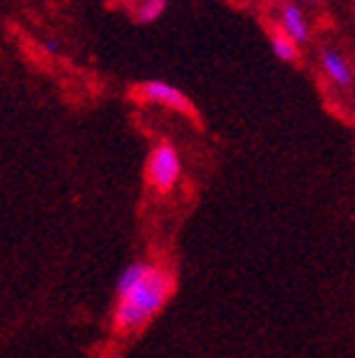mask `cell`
I'll use <instances>...</instances> for the list:
<instances>
[{
	"instance_id": "cell-1",
	"label": "cell",
	"mask_w": 355,
	"mask_h": 358,
	"mask_svg": "<svg viewBox=\"0 0 355 358\" xmlns=\"http://www.w3.org/2000/svg\"><path fill=\"white\" fill-rule=\"evenodd\" d=\"M174 289V276L164 266L154 264L150 274L139 281L127 294L117 296L115 311H112V324L119 334H134L142 326H147L157 313L164 308Z\"/></svg>"
},
{
	"instance_id": "cell-2",
	"label": "cell",
	"mask_w": 355,
	"mask_h": 358,
	"mask_svg": "<svg viewBox=\"0 0 355 358\" xmlns=\"http://www.w3.org/2000/svg\"><path fill=\"white\" fill-rule=\"evenodd\" d=\"M182 177V157L179 150L169 142H159L150 152L147 159V182L157 192H169Z\"/></svg>"
},
{
	"instance_id": "cell-3",
	"label": "cell",
	"mask_w": 355,
	"mask_h": 358,
	"mask_svg": "<svg viewBox=\"0 0 355 358\" xmlns=\"http://www.w3.org/2000/svg\"><path fill=\"white\" fill-rule=\"evenodd\" d=\"M139 92L150 102H159V105H167L179 112H194V107H191V102H189V97L184 95L182 90L177 85L164 83V80H147V83L139 85Z\"/></svg>"
},
{
	"instance_id": "cell-4",
	"label": "cell",
	"mask_w": 355,
	"mask_h": 358,
	"mask_svg": "<svg viewBox=\"0 0 355 358\" xmlns=\"http://www.w3.org/2000/svg\"><path fill=\"white\" fill-rule=\"evenodd\" d=\"M278 28H281L283 35H289L296 45H303L305 40H308V35H311L308 20H305L298 3H294V0L278 6Z\"/></svg>"
},
{
	"instance_id": "cell-5",
	"label": "cell",
	"mask_w": 355,
	"mask_h": 358,
	"mask_svg": "<svg viewBox=\"0 0 355 358\" xmlns=\"http://www.w3.org/2000/svg\"><path fill=\"white\" fill-rule=\"evenodd\" d=\"M318 62H321V70L335 87H350L353 85V70H350L348 60L340 55L333 48H323L321 55H318Z\"/></svg>"
},
{
	"instance_id": "cell-6",
	"label": "cell",
	"mask_w": 355,
	"mask_h": 358,
	"mask_svg": "<svg viewBox=\"0 0 355 358\" xmlns=\"http://www.w3.org/2000/svg\"><path fill=\"white\" fill-rule=\"evenodd\" d=\"M152 268H154V264H152V262H145V259H134V262L127 264V266H124L122 271H119V276H117V281H115V294H117V296L127 294L129 289H134V286H137L139 281H142L147 274H150Z\"/></svg>"
},
{
	"instance_id": "cell-7",
	"label": "cell",
	"mask_w": 355,
	"mask_h": 358,
	"mask_svg": "<svg viewBox=\"0 0 355 358\" xmlns=\"http://www.w3.org/2000/svg\"><path fill=\"white\" fill-rule=\"evenodd\" d=\"M169 0H134L132 3V20L139 25H150L161 17V13L167 10Z\"/></svg>"
},
{
	"instance_id": "cell-8",
	"label": "cell",
	"mask_w": 355,
	"mask_h": 358,
	"mask_svg": "<svg viewBox=\"0 0 355 358\" xmlns=\"http://www.w3.org/2000/svg\"><path fill=\"white\" fill-rule=\"evenodd\" d=\"M271 50L281 62H296L298 60V45H296L289 35H283L281 30L271 35Z\"/></svg>"
},
{
	"instance_id": "cell-9",
	"label": "cell",
	"mask_w": 355,
	"mask_h": 358,
	"mask_svg": "<svg viewBox=\"0 0 355 358\" xmlns=\"http://www.w3.org/2000/svg\"><path fill=\"white\" fill-rule=\"evenodd\" d=\"M45 48H48V52H57V45L55 43H48Z\"/></svg>"
},
{
	"instance_id": "cell-10",
	"label": "cell",
	"mask_w": 355,
	"mask_h": 358,
	"mask_svg": "<svg viewBox=\"0 0 355 358\" xmlns=\"http://www.w3.org/2000/svg\"><path fill=\"white\" fill-rule=\"evenodd\" d=\"M294 3H321V0H294Z\"/></svg>"
},
{
	"instance_id": "cell-11",
	"label": "cell",
	"mask_w": 355,
	"mask_h": 358,
	"mask_svg": "<svg viewBox=\"0 0 355 358\" xmlns=\"http://www.w3.org/2000/svg\"><path fill=\"white\" fill-rule=\"evenodd\" d=\"M353 155H355V145H353Z\"/></svg>"
}]
</instances>
